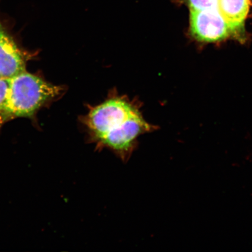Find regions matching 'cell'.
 I'll list each match as a JSON object with an SVG mask.
<instances>
[{
    "label": "cell",
    "instance_id": "1",
    "mask_svg": "<svg viewBox=\"0 0 252 252\" xmlns=\"http://www.w3.org/2000/svg\"><path fill=\"white\" fill-rule=\"evenodd\" d=\"M83 122L88 142L95 145L96 150H109L125 163L136 149L138 137L156 128L133 103L118 97L91 108Z\"/></svg>",
    "mask_w": 252,
    "mask_h": 252
},
{
    "label": "cell",
    "instance_id": "2",
    "mask_svg": "<svg viewBox=\"0 0 252 252\" xmlns=\"http://www.w3.org/2000/svg\"><path fill=\"white\" fill-rule=\"evenodd\" d=\"M61 87L26 71L11 78L5 105L0 110V127L16 118H32L40 108L61 94Z\"/></svg>",
    "mask_w": 252,
    "mask_h": 252
},
{
    "label": "cell",
    "instance_id": "3",
    "mask_svg": "<svg viewBox=\"0 0 252 252\" xmlns=\"http://www.w3.org/2000/svg\"><path fill=\"white\" fill-rule=\"evenodd\" d=\"M190 30L197 39L206 42H218L235 32L226 23L217 6L190 11Z\"/></svg>",
    "mask_w": 252,
    "mask_h": 252
},
{
    "label": "cell",
    "instance_id": "4",
    "mask_svg": "<svg viewBox=\"0 0 252 252\" xmlns=\"http://www.w3.org/2000/svg\"><path fill=\"white\" fill-rule=\"evenodd\" d=\"M24 71V56L0 23V75L11 78Z\"/></svg>",
    "mask_w": 252,
    "mask_h": 252
},
{
    "label": "cell",
    "instance_id": "5",
    "mask_svg": "<svg viewBox=\"0 0 252 252\" xmlns=\"http://www.w3.org/2000/svg\"><path fill=\"white\" fill-rule=\"evenodd\" d=\"M251 5L250 0H217V3L220 13L235 32L243 28Z\"/></svg>",
    "mask_w": 252,
    "mask_h": 252
},
{
    "label": "cell",
    "instance_id": "6",
    "mask_svg": "<svg viewBox=\"0 0 252 252\" xmlns=\"http://www.w3.org/2000/svg\"><path fill=\"white\" fill-rule=\"evenodd\" d=\"M11 87V78L0 77V110L5 105Z\"/></svg>",
    "mask_w": 252,
    "mask_h": 252
},
{
    "label": "cell",
    "instance_id": "7",
    "mask_svg": "<svg viewBox=\"0 0 252 252\" xmlns=\"http://www.w3.org/2000/svg\"><path fill=\"white\" fill-rule=\"evenodd\" d=\"M190 11L201 10L216 7L217 0H187Z\"/></svg>",
    "mask_w": 252,
    "mask_h": 252
},
{
    "label": "cell",
    "instance_id": "8",
    "mask_svg": "<svg viewBox=\"0 0 252 252\" xmlns=\"http://www.w3.org/2000/svg\"><path fill=\"white\" fill-rule=\"evenodd\" d=\"M0 77H1V75H0Z\"/></svg>",
    "mask_w": 252,
    "mask_h": 252
}]
</instances>
